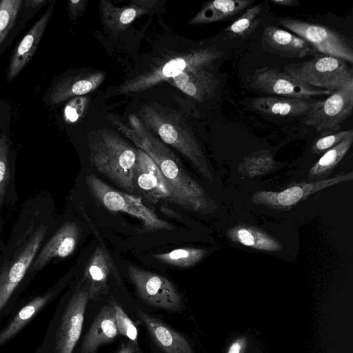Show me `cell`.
I'll use <instances>...</instances> for the list:
<instances>
[{"instance_id":"ac0fdd59","label":"cell","mask_w":353,"mask_h":353,"mask_svg":"<svg viewBox=\"0 0 353 353\" xmlns=\"http://www.w3.org/2000/svg\"><path fill=\"white\" fill-rule=\"evenodd\" d=\"M52 4L32 26L14 51L8 70V79L13 80L33 57L51 17Z\"/></svg>"},{"instance_id":"f1b7e54d","label":"cell","mask_w":353,"mask_h":353,"mask_svg":"<svg viewBox=\"0 0 353 353\" xmlns=\"http://www.w3.org/2000/svg\"><path fill=\"white\" fill-rule=\"evenodd\" d=\"M261 10L262 6L260 4L249 8L223 30L224 38L225 39H243L250 35L262 21V19L258 18Z\"/></svg>"},{"instance_id":"d4e9b609","label":"cell","mask_w":353,"mask_h":353,"mask_svg":"<svg viewBox=\"0 0 353 353\" xmlns=\"http://www.w3.org/2000/svg\"><path fill=\"white\" fill-rule=\"evenodd\" d=\"M17 200L14 183V166L8 137L0 134V226L3 209Z\"/></svg>"},{"instance_id":"9c48e42d","label":"cell","mask_w":353,"mask_h":353,"mask_svg":"<svg viewBox=\"0 0 353 353\" xmlns=\"http://www.w3.org/2000/svg\"><path fill=\"white\" fill-rule=\"evenodd\" d=\"M279 23L310 44L321 54L353 62V49L347 38L333 29L305 21L284 18Z\"/></svg>"},{"instance_id":"4fadbf2b","label":"cell","mask_w":353,"mask_h":353,"mask_svg":"<svg viewBox=\"0 0 353 353\" xmlns=\"http://www.w3.org/2000/svg\"><path fill=\"white\" fill-rule=\"evenodd\" d=\"M80 228L74 221L61 225L43 243L33 260L28 273L42 270L52 259L65 258L75 250L80 236Z\"/></svg>"},{"instance_id":"e575fe53","label":"cell","mask_w":353,"mask_h":353,"mask_svg":"<svg viewBox=\"0 0 353 353\" xmlns=\"http://www.w3.org/2000/svg\"><path fill=\"white\" fill-rule=\"evenodd\" d=\"M88 104V98L76 97L66 104L64 108V118L67 122L74 123L84 114Z\"/></svg>"},{"instance_id":"4316f807","label":"cell","mask_w":353,"mask_h":353,"mask_svg":"<svg viewBox=\"0 0 353 353\" xmlns=\"http://www.w3.org/2000/svg\"><path fill=\"white\" fill-rule=\"evenodd\" d=\"M54 294L50 291L32 299L23 307L8 326L0 333V346L10 339L50 301Z\"/></svg>"},{"instance_id":"3957f363","label":"cell","mask_w":353,"mask_h":353,"mask_svg":"<svg viewBox=\"0 0 353 353\" xmlns=\"http://www.w3.org/2000/svg\"><path fill=\"white\" fill-rule=\"evenodd\" d=\"M88 137L90 163L121 188L132 192L137 149L107 129L92 130Z\"/></svg>"},{"instance_id":"ab89813d","label":"cell","mask_w":353,"mask_h":353,"mask_svg":"<svg viewBox=\"0 0 353 353\" xmlns=\"http://www.w3.org/2000/svg\"><path fill=\"white\" fill-rule=\"evenodd\" d=\"M45 2V0H32V1H26L27 6L35 7L42 4Z\"/></svg>"},{"instance_id":"8fae6325","label":"cell","mask_w":353,"mask_h":353,"mask_svg":"<svg viewBox=\"0 0 353 353\" xmlns=\"http://www.w3.org/2000/svg\"><path fill=\"white\" fill-rule=\"evenodd\" d=\"M128 274L139 297L147 304L162 310L179 312L181 296L167 278L134 266L128 267Z\"/></svg>"},{"instance_id":"cb8c5ba5","label":"cell","mask_w":353,"mask_h":353,"mask_svg":"<svg viewBox=\"0 0 353 353\" xmlns=\"http://www.w3.org/2000/svg\"><path fill=\"white\" fill-rule=\"evenodd\" d=\"M252 3L251 0H214L203 5L190 24H207L232 18Z\"/></svg>"},{"instance_id":"7a4b0ae2","label":"cell","mask_w":353,"mask_h":353,"mask_svg":"<svg viewBox=\"0 0 353 353\" xmlns=\"http://www.w3.org/2000/svg\"><path fill=\"white\" fill-rule=\"evenodd\" d=\"M108 118L157 165L171 190L173 203L194 212L206 207L203 188L186 173L166 144L149 130L139 117L130 114L129 123H123L114 114H108Z\"/></svg>"},{"instance_id":"5b68a950","label":"cell","mask_w":353,"mask_h":353,"mask_svg":"<svg viewBox=\"0 0 353 353\" xmlns=\"http://www.w3.org/2000/svg\"><path fill=\"white\" fill-rule=\"evenodd\" d=\"M223 54L216 48L207 47L170 55L140 75L125 81L118 88V92L128 94L146 90L169 81L188 69L205 67Z\"/></svg>"},{"instance_id":"484cf974","label":"cell","mask_w":353,"mask_h":353,"mask_svg":"<svg viewBox=\"0 0 353 353\" xmlns=\"http://www.w3.org/2000/svg\"><path fill=\"white\" fill-rule=\"evenodd\" d=\"M133 4L118 8L110 1H101L100 8L103 23L116 31L124 30L137 17L145 14L148 10L141 1H134Z\"/></svg>"},{"instance_id":"60d3db41","label":"cell","mask_w":353,"mask_h":353,"mask_svg":"<svg viewBox=\"0 0 353 353\" xmlns=\"http://www.w3.org/2000/svg\"><path fill=\"white\" fill-rule=\"evenodd\" d=\"M1 246H2V244H0V251H1Z\"/></svg>"},{"instance_id":"30bf717a","label":"cell","mask_w":353,"mask_h":353,"mask_svg":"<svg viewBox=\"0 0 353 353\" xmlns=\"http://www.w3.org/2000/svg\"><path fill=\"white\" fill-rule=\"evenodd\" d=\"M353 83L333 91L324 100H315L304 115L303 123L317 132L327 133L340 129V125L352 114Z\"/></svg>"},{"instance_id":"2e32d148","label":"cell","mask_w":353,"mask_h":353,"mask_svg":"<svg viewBox=\"0 0 353 353\" xmlns=\"http://www.w3.org/2000/svg\"><path fill=\"white\" fill-rule=\"evenodd\" d=\"M352 174L350 173L329 180L297 185L280 192L260 191L253 196V201L258 203L289 207L312 193L340 182L352 180Z\"/></svg>"},{"instance_id":"1f68e13d","label":"cell","mask_w":353,"mask_h":353,"mask_svg":"<svg viewBox=\"0 0 353 353\" xmlns=\"http://www.w3.org/2000/svg\"><path fill=\"white\" fill-rule=\"evenodd\" d=\"M21 3V0L0 1V46L12 27Z\"/></svg>"},{"instance_id":"d6a6232c","label":"cell","mask_w":353,"mask_h":353,"mask_svg":"<svg viewBox=\"0 0 353 353\" xmlns=\"http://www.w3.org/2000/svg\"><path fill=\"white\" fill-rule=\"evenodd\" d=\"M112 305L114 309L115 321L118 332L128 338L134 346H137L138 332L135 324L115 301L112 302Z\"/></svg>"},{"instance_id":"6da1fadb","label":"cell","mask_w":353,"mask_h":353,"mask_svg":"<svg viewBox=\"0 0 353 353\" xmlns=\"http://www.w3.org/2000/svg\"><path fill=\"white\" fill-rule=\"evenodd\" d=\"M47 194L27 200L21 206L8 238L0 251V311L28 273L54 225Z\"/></svg>"},{"instance_id":"e0dca14e","label":"cell","mask_w":353,"mask_h":353,"mask_svg":"<svg viewBox=\"0 0 353 353\" xmlns=\"http://www.w3.org/2000/svg\"><path fill=\"white\" fill-rule=\"evenodd\" d=\"M168 81L199 102L212 97L219 84L214 74L205 67L188 69Z\"/></svg>"},{"instance_id":"ffe728a7","label":"cell","mask_w":353,"mask_h":353,"mask_svg":"<svg viewBox=\"0 0 353 353\" xmlns=\"http://www.w3.org/2000/svg\"><path fill=\"white\" fill-rule=\"evenodd\" d=\"M118 332L114 307L103 306L83 339L81 352L96 353L101 345L112 341Z\"/></svg>"},{"instance_id":"f35d334b","label":"cell","mask_w":353,"mask_h":353,"mask_svg":"<svg viewBox=\"0 0 353 353\" xmlns=\"http://www.w3.org/2000/svg\"><path fill=\"white\" fill-rule=\"evenodd\" d=\"M134 346L132 343L123 345L116 353H134Z\"/></svg>"},{"instance_id":"d590c367","label":"cell","mask_w":353,"mask_h":353,"mask_svg":"<svg viewBox=\"0 0 353 353\" xmlns=\"http://www.w3.org/2000/svg\"><path fill=\"white\" fill-rule=\"evenodd\" d=\"M87 3L88 1L85 0L69 1L68 10L70 18L74 20L77 17L81 15L85 10Z\"/></svg>"},{"instance_id":"4dcf8cb0","label":"cell","mask_w":353,"mask_h":353,"mask_svg":"<svg viewBox=\"0 0 353 353\" xmlns=\"http://www.w3.org/2000/svg\"><path fill=\"white\" fill-rule=\"evenodd\" d=\"M353 142V134L327 150L310 170V175L323 174L334 167L350 148Z\"/></svg>"},{"instance_id":"836d02e7","label":"cell","mask_w":353,"mask_h":353,"mask_svg":"<svg viewBox=\"0 0 353 353\" xmlns=\"http://www.w3.org/2000/svg\"><path fill=\"white\" fill-rule=\"evenodd\" d=\"M353 134V130H344L336 133H331L319 138L312 145V151L314 153H320L337 145L343 140Z\"/></svg>"},{"instance_id":"7402d4cb","label":"cell","mask_w":353,"mask_h":353,"mask_svg":"<svg viewBox=\"0 0 353 353\" xmlns=\"http://www.w3.org/2000/svg\"><path fill=\"white\" fill-rule=\"evenodd\" d=\"M314 101L313 99L266 96L254 98L251 105L254 110L265 114L282 117L304 116Z\"/></svg>"},{"instance_id":"603a6c76","label":"cell","mask_w":353,"mask_h":353,"mask_svg":"<svg viewBox=\"0 0 353 353\" xmlns=\"http://www.w3.org/2000/svg\"><path fill=\"white\" fill-rule=\"evenodd\" d=\"M112 268L111 259L102 247H98L92 254L84 272V279L88 281L89 299L97 300L107 292V281Z\"/></svg>"},{"instance_id":"44dd1931","label":"cell","mask_w":353,"mask_h":353,"mask_svg":"<svg viewBox=\"0 0 353 353\" xmlns=\"http://www.w3.org/2000/svg\"><path fill=\"white\" fill-rule=\"evenodd\" d=\"M137 316L143 323L152 339L165 353H194L188 340L159 319L140 310Z\"/></svg>"},{"instance_id":"74e56055","label":"cell","mask_w":353,"mask_h":353,"mask_svg":"<svg viewBox=\"0 0 353 353\" xmlns=\"http://www.w3.org/2000/svg\"><path fill=\"white\" fill-rule=\"evenodd\" d=\"M271 2L278 6H295L299 4V3L295 0H272Z\"/></svg>"},{"instance_id":"52a82bcc","label":"cell","mask_w":353,"mask_h":353,"mask_svg":"<svg viewBox=\"0 0 353 353\" xmlns=\"http://www.w3.org/2000/svg\"><path fill=\"white\" fill-rule=\"evenodd\" d=\"M86 183L92 195L105 208L112 212H125L138 218L146 231L173 230L171 224L160 219L145 206L141 197L113 189L94 174L87 176Z\"/></svg>"},{"instance_id":"d6986e66","label":"cell","mask_w":353,"mask_h":353,"mask_svg":"<svg viewBox=\"0 0 353 353\" xmlns=\"http://www.w3.org/2000/svg\"><path fill=\"white\" fill-rule=\"evenodd\" d=\"M105 74L101 71L80 72L60 80L51 89L50 105L59 103L73 97L87 94L98 88Z\"/></svg>"},{"instance_id":"83f0119b","label":"cell","mask_w":353,"mask_h":353,"mask_svg":"<svg viewBox=\"0 0 353 353\" xmlns=\"http://www.w3.org/2000/svg\"><path fill=\"white\" fill-rule=\"evenodd\" d=\"M229 237L244 245L266 251L281 250V245L271 236L250 227H236L228 232Z\"/></svg>"},{"instance_id":"ba28073f","label":"cell","mask_w":353,"mask_h":353,"mask_svg":"<svg viewBox=\"0 0 353 353\" xmlns=\"http://www.w3.org/2000/svg\"><path fill=\"white\" fill-rule=\"evenodd\" d=\"M248 84L255 92L281 97L311 99L333 92L306 85L284 71L270 67L256 69L248 77Z\"/></svg>"},{"instance_id":"f546056e","label":"cell","mask_w":353,"mask_h":353,"mask_svg":"<svg viewBox=\"0 0 353 353\" xmlns=\"http://www.w3.org/2000/svg\"><path fill=\"white\" fill-rule=\"evenodd\" d=\"M206 250L203 249L185 248H179L166 253L157 254L154 258L170 265L188 268L190 267L204 256Z\"/></svg>"},{"instance_id":"277c9868","label":"cell","mask_w":353,"mask_h":353,"mask_svg":"<svg viewBox=\"0 0 353 353\" xmlns=\"http://www.w3.org/2000/svg\"><path fill=\"white\" fill-rule=\"evenodd\" d=\"M141 120L160 139L185 156L201 172L210 177L201 148L193 132L180 115L157 105H147L141 110Z\"/></svg>"},{"instance_id":"9a60e30c","label":"cell","mask_w":353,"mask_h":353,"mask_svg":"<svg viewBox=\"0 0 353 353\" xmlns=\"http://www.w3.org/2000/svg\"><path fill=\"white\" fill-rule=\"evenodd\" d=\"M134 181L153 199H166L172 202L171 190L160 169L154 161L139 148H137Z\"/></svg>"},{"instance_id":"8d00e7d4","label":"cell","mask_w":353,"mask_h":353,"mask_svg":"<svg viewBox=\"0 0 353 353\" xmlns=\"http://www.w3.org/2000/svg\"><path fill=\"white\" fill-rule=\"evenodd\" d=\"M245 346V341L239 339L234 341L230 346L228 353H241Z\"/></svg>"},{"instance_id":"7c38bea8","label":"cell","mask_w":353,"mask_h":353,"mask_svg":"<svg viewBox=\"0 0 353 353\" xmlns=\"http://www.w3.org/2000/svg\"><path fill=\"white\" fill-rule=\"evenodd\" d=\"M78 284L69 301L55 334V352L72 353L83 327L85 311L89 300L88 290L79 289Z\"/></svg>"},{"instance_id":"5bb4252c","label":"cell","mask_w":353,"mask_h":353,"mask_svg":"<svg viewBox=\"0 0 353 353\" xmlns=\"http://www.w3.org/2000/svg\"><path fill=\"white\" fill-rule=\"evenodd\" d=\"M261 42L264 51L283 58H303L316 52L302 38L272 26L263 29Z\"/></svg>"},{"instance_id":"8992f818","label":"cell","mask_w":353,"mask_h":353,"mask_svg":"<svg viewBox=\"0 0 353 353\" xmlns=\"http://www.w3.org/2000/svg\"><path fill=\"white\" fill-rule=\"evenodd\" d=\"M283 70L317 88L334 91L353 83V70L346 61L323 54H316L309 61L285 65Z\"/></svg>"}]
</instances>
